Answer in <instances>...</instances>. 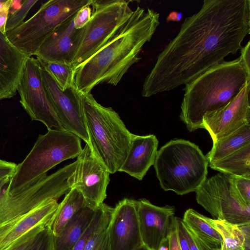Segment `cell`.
<instances>
[{"instance_id":"6da1fadb","label":"cell","mask_w":250,"mask_h":250,"mask_svg":"<svg viewBox=\"0 0 250 250\" xmlns=\"http://www.w3.org/2000/svg\"><path fill=\"white\" fill-rule=\"evenodd\" d=\"M250 33V0H204L157 56L144 82L142 96L191 82L229 54H235Z\"/></svg>"},{"instance_id":"7a4b0ae2","label":"cell","mask_w":250,"mask_h":250,"mask_svg":"<svg viewBox=\"0 0 250 250\" xmlns=\"http://www.w3.org/2000/svg\"><path fill=\"white\" fill-rule=\"evenodd\" d=\"M160 24V14L137 6L127 21L96 53L74 70L73 83L82 93L97 85L116 86L138 62L145 44L150 41Z\"/></svg>"},{"instance_id":"3957f363","label":"cell","mask_w":250,"mask_h":250,"mask_svg":"<svg viewBox=\"0 0 250 250\" xmlns=\"http://www.w3.org/2000/svg\"><path fill=\"white\" fill-rule=\"evenodd\" d=\"M250 80V70L240 57L211 68L185 85L180 120L190 132L203 128L204 115L228 104Z\"/></svg>"},{"instance_id":"277c9868","label":"cell","mask_w":250,"mask_h":250,"mask_svg":"<svg viewBox=\"0 0 250 250\" xmlns=\"http://www.w3.org/2000/svg\"><path fill=\"white\" fill-rule=\"evenodd\" d=\"M80 95L88 145L100 162L114 174L127 156L132 133L115 110L98 103L91 92Z\"/></svg>"},{"instance_id":"5b68a950","label":"cell","mask_w":250,"mask_h":250,"mask_svg":"<svg viewBox=\"0 0 250 250\" xmlns=\"http://www.w3.org/2000/svg\"><path fill=\"white\" fill-rule=\"evenodd\" d=\"M208 164L198 146L180 139L170 140L158 150L153 166L161 187L183 195L200 187L207 179Z\"/></svg>"},{"instance_id":"8992f818","label":"cell","mask_w":250,"mask_h":250,"mask_svg":"<svg viewBox=\"0 0 250 250\" xmlns=\"http://www.w3.org/2000/svg\"><path fill=\"white\" fill-rule=\"evenodd\" d=\"M81 139L65 130L49 129L40 135L25 159L17 165L5 190L9 193L42 176L62 162L77 157Z\"/></svg>"},{"instance_id":"52a82bcc","label":"cell","mask_w":250,"mask_h":250,"mask_svg":"<svg viewBox=\"0 0 250 250\" xmlns=\"http://www.w3.org/2000/svg\"><path fill=\"white\" fill-rule=\"evenodd\" d=\"M76 160L54 173L42 176L13 191L0 193V228L18 219L52 200H57L70 189V180Z\"/></svg>"},{"instance_id":"ba28073f","label":"cell","mask_w":250,"mask_h":250,"mask_svg":"<svg viewBox=\"0 0 250 250\" xmlns=\"http://www.w3.org/2000/svg\"><path fill=\"white\" fill-rule=\"evenodd\" d=\"M92 0H49L22 24L6 33L9 41L28 57L35 55L44 41L60 25L72 19Z\"/></svg>"},{"instance_id":"9c48e42d","label":"cell","mask_w":250,"mask_h":250,"mask_svg":"<svg viewBox=\"0 0 250 250\" xmlns=\"http://www.w3.org/2000/svg\"><path fill=\"white\" fill-rule=\"evenodd\" d=\"M129 1L92 0V13L72 63L74 70L85 62L113 36L130 17Z\"/></svg>"},{"instance_id":"30bf717a","label":"cell","mask_w":250,"mask_h":250,"mask_svg":"<svg viewBox=\"0 0 250 250\" xmlns=\"http://www.w3.org/2000/svg\"><path fill=\"white\" fill-rule=\"evenodd\" d=\"M195 192L197 203L215 219L235 225L250 223V207L242 206L235 198L230 175L220 173L207 178Z\"/></svg>"},{"instance_id":"8fae6325","label":"cell","mask_w":250,"mask_h":250,"mask_svg":"<svg viewBox=\"0 0 250 250\" xmlns=\"http://www.w3.org/2000/svg\"><path fill=\"white\" fill-rule=\"evenodd\" d=\"M41 68L37 59H26L17 87L20 103L32 120L42 123L48 130H64L45 90Z\"/></svg>"},{"instance_id":"7c38bea8","label":"cell","mask_w":250,"mask_h":250,"mask_svg":"<svg viewBox=\"0 0 250 250\" xmlns=\"http://www.w3.org/2000/svg\"><path fill=\"white\" fill-rule=\"evenodd\" d=\"M41 72L45 90L62 128L88 144L80 93L74 85L62 90L42 66Z\"/></svg>"},{"instance_id":"4fadbf2b","label":"cell","mask_w":250,"mask_h":250,"mask_svg":"<svg viewBox=\"0 0 250 250\" xmlns=\"http://www.w3.org/2000/svg\"><path fill=\"white\" fill-rule=\"evenodd\" d=\"M77 158L76 167L70 178V188L78 190L86 204L96 208L106 198L110 173L95 156L87 144Z\"/></svg>"},{"instance_id":"5bb4252c","label":"cell","mask_w":250,"mask_h":250,"mask_svg":"<svg viewBox=\"0 0 250 250\" xmlns=\"http://www.w3.org/2000/svg\"><path fill=\"white\" fill-rule=\"evenodd\" d=\"M250 80L228 104L204 115L203 128L209 133L213 143L250 124Z\"/></svg>"},{"instance_id":"9a60e30c","label":"cell","mask_w":250,"mask_h":250,"mask_svg":"<svg viewBox=\"0 0 250 250\" xmlns=\"http://www.w3.org/2000/svg\"><path fill=\"white\" fill-rule=\"evenodd\" d=\"M108 232L109 250H135L143 245L137 200L125 198L113 208Z\"/></svg>"},{"instance_id":"2e32d148","label":"cell","mask_w":250,"mask_h":250,"mask_svg":"<svg viewBox=\"0 0 250 250\" xmlns=\"http://www.w3.org/2000/svg\"><path fill=\"white\" fill-rule=\"evenodd\" d=\"M174 206H157L146 199L137 200V215L141 240L151 250H158L169 232L174 218Z\"/></svg>"},{"instance_id":"e0dca14e","label":"cell","mask_w":250,"mask_h":250,"mask_svg":"<svg viewBox=\"0 0 250 250\" xmlns=\"http://www.w3.org/2000/svg\"><path fill=\"white\" fill-rule=\"evenodd\" d=\"M74 17L58 26L44 41L35 54L37 59L72 65L86 26L76 29Z\"/></svg>"},{"instance_id":"ac0fdd59","label":"cell","mask_w":250,"mask_h":250,"mask_svg":"<svg viewBox=\"0 0 250 250\" xmlns=\"http://www.w3.org/2000/svg\"><path fill=\"white\" fill-rule=\"evenodd\" d=\"M28 57L0 31V100L14 97Z\"/></svg>"},{"instance_id":"d6986e66","label":"cell","mask_w":250,"mask_h":250,"mask_svg":"<svg viewBox=\"0 0 250 250\" xmlns=\"http://www.w3.org/2000/svg\"><path fill=\"white\" fill-rule=\"evenodd\" d=\"M158 143L153 134L138 135L132 133L127 156L119 171L142 180L154 165Z\"/></svg>"},{"instance_id":"ffe728a7","label":"cell","mask_w":250,"mask_h":250,"mask_svg":"<svg viewBox=\"0 0 250 250\" xmlns=\"http://www.w3.org/2000/svg\"><path fill=\"white\" fill-rule=\"evenodd\" d=\"M58 205L57 200H52L0 228V250H8L19 239L35 227L47 225Z\"/></svg>"},{"instance_id":"44dd1931","label":"cell","mask_w":250,"mask_h":250,"mask_svg":"<svg viewBox=\"0 0 250 250\" xmlns=\"http://www.w3.org/2000/svg\"><path fill=\"white\" fill-rule=\"evenodd\" d=\"M95 210L87 204L83 207L62 231L54 236V250H71L90 224Z\"/></svg>"},{"instance_id":"7402d4cb","label":"cell","mask_w":250,"mask_h":250,"mask_svg":"<svg viewBox=\"0 0 250 250\" xmlns=\"http://www.w3.org/2000/svg\"><path fill=\"white\" fill-rule=\"evenodd\" d=\"M182 220L205 250L222 249V237L210 223L208 217L193 209L189 208L185 212Z\"/></svg>"},{"instance_id":"603a6c76","label":"cell","mask_w":250,"mask_h":250,"mask_svg":"<svg viewBox=\"0 0 250 250\" xmlns=\"http://www.w3.org/2000/svg\"><path fill=\"white\" fill-rule=\"evenodd\" d=\"M86 204L81 193L75 188H70L59 204L47 225L53 235H58L74 215Z\"/></svg>"},{"instance_id":"cb8c5ba5","label":"cell","mask_w":250,"mask_h":250,"mask_svg":"<svg viewBox=\"0 0 250 250\" xmlns=\"http://www.w3.org/2000/svg\"><path fill=\"white\" fill-rule=\"evenodd\" d=\"M250 144V124L213 143L210 150L206 155L208 163L219 160Z\"/></svg>"},{"instance_id":"d4e9b609","label":"cell","mask_w":250,"mask_h":250,"mask_svg":"<svg viewBox=\"0 0 250 250\" xmlns=\"http://www.w3.org/2000/svg\"><path fill=\"white\" fill-rule=\"evenodd\" d=\"M211 225L220 233L223 241L222 250L239 248L250 250V224L235 225L224 220L208 218Z\"/></svg>"},{"instance_id":"484cf974","label":"cell","mask_w":250,"mask_h":250,"mask_svg":"<svg viewBox=\"0 0 250 250\" xmlns=\"http://www.w3.org/2000/svg\"><path fill=\"white\" fill-rule=\"evenodd\" d=\"M209 166L225 174L250 177V144L223 159L209 164Z\"/></svg>"},{"instance_id":"4316f807","label":"cell","mask_w":250,"mask_h":250,"mask_svg":"<svg viewBox=\"0 0 250 250\" xmlns=\"http://www.w3.org/2000/svg\"><path fill=\"white\" fill-rule=\"evenodd\" d=\"M40 64L53 78L63 91L74 86V69L72 65L39 60Z\"/></svg>"},{"instance_id":"83f0119b","label":"cell","mask_w":250,"mask_h":250,"mask_svg":"<svg viewBox=\"0 0 250 250\" xmlns=\"http://www.w3.org/2000/svg\"><path fill=\"white\" fill-rule=\"evenodd\" d=\"M113 208L108 207L105 213L85 246L84 250H109L108 228Z\"/></svg>"},{"instance_id":"f1b7e54d","label":"cell","mask_w":250,"mask_h":250,"mask_svg":"<svg viewBox=\"0 0 250 250\" xmlns=\"http://www.w3.org/2000/svg\"><path fill=\"white\" fill-rule=\"evenodd\" d=\"M230 181L235 198L242 206L250 207V177L230 175Z\"/></svg>"},{"instance_id":"f546056e","label":"cell","mask_w":250,"mask_h":250,"mask_svg":"<svg viewBox=\"0 0 250 250\" xmlns=\"http://www.w3.org/2000/svg\"><path fill=\"white\" fill-rule=\"evenodd\" d=\"M108 207L103 203L96 208L94 216L90 224L71 250H84L87 242L102 221Z\"/></svg>"},{"instance_id":"4dcf8cb0","label":"cell","mask_w":250,"mask_h":250,"mask_svg":"<svg viewBox=\"0 0 250 250\" xmlns=\"http://www.w3.org/2000/svg\"><path fill=\"white\" fill-rule=\"evenodd\" d=\"M38 1V0H24L20 7L9 12L5 34L22 24L30 9Z\"/></svg>"},{"instance_id":"1f68e13d","label":"cell","mask_w":250,"mask_h":250,"mask_svg":"<svg viewBox=\"0 0 250 250\" xmlns=\"http://www.w3.org/2000/svg\"><path fill=\"white\" fill-rule=\"evenodd\" d=\"M47 225H39L19 239L8 250H29L35 243L39 233Z\"/></svg>"},{"instance_id":"d6a6232c","label":"cell","mask_w":250,"mask_h":250,"mask_svg":"<svg viewBox=\"0 0 250 250\" xmlns=\"http://www.w3.org/2000/svg\"><path fill=\"white\" fill-rule=\"evenodd\" d=\"M54 235L47 225L39 233L37 238L29 250H54Z\"/></svg>"},{"instance_id":"836d02e7","label":"cell","mask_w":250,"mask_h":250,"mask_svg":"<svg viewBox=\"0 0 250 250\" xmlns=\"http://www.w3.org/2000/svg\"><path fill=\"white\" fill-rule=\"evenodd\" d=\"M92 9L90 5H86L81 8L73 18L74 27L77 29L84 27L90 21L92 16Z\"/></svg>"},{"instance_id":"e575fe53","label":"cell","mask_w":250,"mask_h":250,"mask_svg":"<svg viewBox=\"0 0 250 250\" xmlns=\"http://www.w3.org/2000/svg\"><path fill=\"white\" fill-rule=\"evenodd\" d=\"M178 225L183 235L186 239L190 250H205L196 237L182 221L178 218Z\"/></svg>"},{"instance_id":"d590c367","label":"cell","mask_w":250,"mask_h":250,"mask_svg":"<svg viewBox=\"0 0 250 250\" xmlns=\"http://www.w3.org/2000/svg\"><path fill=\"white\" fill-rule=\"evenodd\" d=\"M168 250H181L178 239V217H174L167 237Z\"/></svg>"},{"instance_id":"8d00e7d4","label":"cell","mask_w":250,"mask_h":250,"mask_svg":"<svg viewBox=\"0 0 250 250\" xmlns=\"http://www.w3.org/2000/svg\"><path fill=\"white\" fill-rule=\"evenodd\" d=\"M16 166L14 163L0 159V179L7 176L11 177Z\"/></svg>"},{"instance_id":"74e56055","label":"cell","mask_w":250,"mask_h":250,"mask_svg":"<svg viewBox=\"0 0 250 250\" xmlns=\"http://www.w3.org/2000/svg\"><path fill=\"white\" fill-rule=\"evenodd\" d=\"M240 58L243 62L247 69L250 70V42L242 46L240 49Z\"/></svg>"},{"instance_id":"f35d334b","label":"cell","mask_w":250,"mask_h":250,"mask_svg":"<svg viewBox=\"0 0 250 250\" xmlns=\"http://www.w3.org/2000/svg\"><path fill=\"white\" fill-rule=\"evenodd\" d=\"M9 6L0 11V31L5 34L6 23L9 14Z\"/></svg>"},{"instance_id":"ab89813d","label":"cell","mask_w":250,"mask_h":250,"mask_svg":"<svg viewBox=\"0 0 250 250\" xmlns=\"http://www.w3.org/2000/svg\"><path fill=\"white\" fill-rule=\"evenodd\" d=\"M178 239L181 250H190L188 243L183 235L178 225Z\"/></svg>"},{"instance_id":"60d3db41","label":"cell","mask_w":250,"mask_h":250,"mask_svg":"<svg viewBox=\"0 0 250 250\" xmlns=\"http://www.w3.org/2000/svg\"><path fill=\"white\" fill-rule=\"evenodd\" d=\"M178 12L176 11H171L167 16L166 21L167 22L170 21H177Z\"/></svg>"},{"instance_id":"b9f144b4","label":"cell","mask_w":250,"mask_h":250,"mask_svg":"<svg viewBox=\"0 0 250 250\" xmlns=\"http://www.w3.org/2000/svg\"><path fill=\"white\" fill-rule=\"evenodd\" d=\"M10 177L7 176L0 179V193L2 191V189L5 185L9 182Z\"/></svg>"},{"instance_id":"7bdbcfd3","label":"cell","mask_w":250,"mask_h":250,"mask_svg":"<svg viewBox=\"0 0 250 250\" xmlns=\"http://www.w3.org/2000/svg\"><path fill=\"white\" fill-rule=\"evenodd\" d=\"M11 0H0V11L10 5Z\"/></svg>"},{"instance_id":"ee69618b","label":"cell","mask_w":250,"mask_h":250,"mask_svg":"<svg viewBox=\"0 0 250 250\" xmlns=\"http://www.w3.org/2000/svg\"><path fill=\"white\" fill-rule=\"evenodd\" d=\"M158 250H168V239L165 240L160 245Z\"/></svg>"},{"instance_id":"f6af8a7d","label":"cell","mask_w":250,"mask_h":250,"mask_svg":"<svg viewBox=\"0 0 250 250\" xmlns=\"http://www.w3.org/2000/svg\"><path fill=\"white\" fill-rule=\"evenodd\" d=\"M135 250H151L150 249L147 248L146 246L144 245H142L141 246L138 247L137 249H136Z\"/></svg>"},{"instance_id":"bcb514c9","label":"cell","mask_w":250,"mask_h":250,"mask_svg":"<svg viewBox=\"0 0 250 250\" xmlns=\"http://www.w3.org/2000/svg\"><path fill=\"white\" fill-rule=\"evenodd\" d=\"M183 15V14L182 12H178L177 21H181V20L182 18Z\"/></svg>"}]
</instances>
